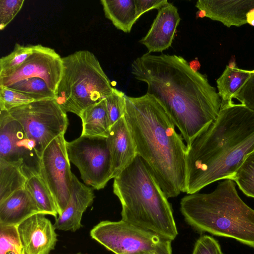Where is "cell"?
Segmentation results:
<instances>
[{"label":"cell","instance_id":"cell-1","mask_svg":"<svg viewBox=\"0 0 254 254\" xmlns=\"http://www.w3.org/2000/svg\"><path fill=\"white\" fill-rule=\"evenodd\" d=\"M131 73L147 85L146 93L162 105L188 149L217 117L222 100L207 77L190 68L182 57L143 54L131 65Z\"/></svg>","mask_w":254,"mask_h":254},{"label":"cell","instance_id":"cell-2","mask_svg":"<svg viewBox=\"0 0 254 254\" xmlns=\"http://www.w3.org/2000/svg\"><path fill=\"white\" fill-rule=\"evenodd\" d=\"M254 150V112L233 101L222 103L217 118L188 149L185 192H198L217 181L233 180Z\"/></svg>","mask_w":254,"mask_h":254},{"label":"cell","instance_id":"cell-3","mask_svg":"<svg viewBox=\"0 0 254 254\" xmlns=\"http://www.w3.org/2000/svg\"><path fill=\"white\" fill-rule=\"evenodd\" d=\"M124 117L138 155L166 197L186 192L188 148L160 102L153 96H125Z\"/></svg>","mask_w":254,"mask_h":254},{"label":"cell","instance_id":"cell-4","mask_svg":"<svg viewBox=\"0 0 254 254\" xmlns=\"http://www.w3.org/2000/svg\"><path fill=\"white\" fill-rule=\"evenodd\" d=\"M113 187L122 205V220L171 241L176 238L171 205L138 155L114 178Z\"/></svg>","mask_w":254,"mask_h":254},{"label":"cell","instance_id":"cell-5","mask_svg":"<svg viewBox=\"0 0 254 254\" xmlns=\"http://www.w3.org/2000/svg\"><path fill=\"white\" fill-rule=\"evenodd\" d=\"M185 220L200 233L232 238L254 249V210L239 196L234 181L223 180L212 192L181 200Z\"/></svg>","mask_w":254,"mask_h":254},{"label":"cell","instance_id":"cell-6","mask_svg":"<svg viewBox=\"0 0 254 254\" xmlns=\"http://www.w3.org/2000/svg\"><path fill=\"white\" fill-rule=\"evenodd\" d=\"M64 70L55 101L66 113L81 112L112 93L114 87L92 52L76 51L63 58Z\"/></svg>","mask_w":254,"mask_h":254},{"label":"cell","instance_id":"cell-7","mask_svg":"<svg viewBox=\"0 0 254 254\" xmlns=\"http://www.w3.org/2000/svg\"><path fill=\"white\" fill-rule=\"evenodd\" d=\"M90 235L115 254H172V241L122 220L101 221Z\"/></svg>","mask_w":254,"mask_h":254},{"label":"cell","instance_id":"cell-8","mask_svg":"<svg viewBox=\"0 0 254 254\" xmlns=\"http://www.w3.org/2000/svg\"><path fill=\"white\" fill-rule=\"evenodd\" d=\"M7 111L21 125L40 157L53 139L64 134L68 125L66 113L55 99L34 101Z\"/></svg>","mask_w":254,"mask_h":254},{"label":"cell","instance_id":"cell-9","mask_svg":"<svg viewBox=\"0 0 254 254\" xmlns=\"http://www.w3.org/2000/svg\"><path fill=\"white\" fill-rule=\"evenodd\" d=\"M66 149L70 162L78 168L83 182L95 190L104 188L111 179L106 138L81 135L66 141Z\"/></svg>","mask_w":254,"mask_h":254},{"label":"cell","instance_id":"cell-10","mask_svg":"<svg viewBox=\"0 0 254 254\" xmlns=\"http://www.w3.org/2000/svg\"><path fill=\"white\" fill-rule=\"evenodd\" d=\"M64 135L55 138L46 147L40 158L39 173L53 196L59 215L70 198L73 174Z\"/></svg>","mask_w":254,"mask_h":254},{"label":"cell","instance_id":"cell-11","mask_svg":"<svg viewBox=\"0 0 254 254\" xmlns=\"http://www.w3.org/2000/svg\"><path fill=\"white\" fill-rule=\"evenodd\" d=\"M40 158L21 125L7 111L0 110V158L12 162L22 160L28 178L39 174Z\"/></svg>","mask_w":254,"mask_h":254},{"label":"cell","instance_id":"cell-12","mask_svg":"<svg viewBox=\"0 0 254 254\" xmlns=\"http://www.w3.org/2000/svg\"><path fill=\"white\" fill-rule=\"evenodd\" d=\"M64 70L63 58L53 49L41 44L33 45L31 55L19 67L0 76V86L8 87L33 77L43 79L55 93Z\"/></svg>","mask_w":254,"mask_h":254},{"label":"cell","instance_id":"cell-13","mask_svg":"<svg viewBox=\"0 0 254 254\" xmlns=\"http://www.w3.org/2000/svg\"><path fill=\"white\" fill-rule=\"evenodd\" d=\"M45 214H34L17 226L25 254H49L58 241L56 228Z\"/></svg>","mask_w":254,"mask_h":254},{"label":"cell","instance_id":"cell-14","mask_svg":"<svg viewBox=\"0 0 254 254\" xmlns=\"http://www.w3.org/2000/svg\"><path fill=\"white\" fill-rule=\"evenodd\" d=\"M195 6L204 11L205 17L228 27L245 24L254 26V0H198Z\"/></svg>","mask_w":254,"mask_h":254},{"label":"cell","instance_id":"cell-15","mask_svg":"<svg viewBox=\"0 0 254 254\" xmlns=\"http://www.w3.org/2000/svg\"><path fill=\"white\" fill-rule=\"evenodd\" d=\"M106 140L111 157L112 179L130 165L137 156L135 144L124 115L111 127Z\"/></svg>","mask_w":254,"mask_h":254},{"label":"cell","instance_id":"cell-16","mask_svg":"<svg viewBox=\"0 0 254 254\" xmlns=\"http://www.w3.org/2000/svg\"><path fill=\"white\" fill-rule=\"evenodd\" d=\"M158 10L147 33L139 41L149 53L162 52L171 46L181 20L178 8L172 3Z\"/></svg>","mask_w":254,"mask_h":254},{"label":"cell","instance_id":"cell-17","mask_svg":"<svg viewBox=\"0 0 254 254\" xmlns=\"http://www.w3.org/2000/svg\"><path fill=\"white\" fill-rule=\"evenodd\" d=\"M95 195L93 189L80 182L73 174L70 198L63 212L56 218V229L75 232L81 227L83 213L93 202Z\"/></svg>","mask_w":254,"mask_h":254},{"label":"cell","instance_id":"cell-18","mask_svg":"<svg viewBox=\"0 0 254 254\" xmlns=\"http://www.w3.org/2000/svg\"><path fill=\"white\" fill-rule=\"evenodd\" d=\"M37 213H42L30 192L22 189L0 202V226L17 227Z\"/></svg>","mask_w":254,"mask_h":254},{"label":"cell","instance_id":"cell-19","mask_svg":"<svg viewBox=\"0 0 254 254\" xmlns=\"http://www.w3.org/2000/svg\"><path fill=\"white\" fill-rule=\"evenodd\" d=\"M105 16L118 29L129 33L138 19L135 0H101Z\"/></svg>","mask_w":254,"mask_h":254},{"label":"cell","instance_id":"cell-20","mask_svg":"<svg viewBox=\"0 0 254 254\" xmlns=\"http://www.w3.org/2000/svg\"><path fill=\"white\" fill-rule=\"evenodd\" d=\"M79 117L82 121L81 135L107 137L111 126L105 98L86 108Z\"/></svg>","mask_w":254,"mask_h":254},{"label":"cell","instance_id":"cell-21","mask_svg":"<svg viewBox=\"0 0 254 254\" xmlns=\"http://www.w3.org/2000/svg\"><path fill=\"white\" fill-rule=\"evenodd\" d=\"M23 166L22 160L12 162L0 158V202L25 188L28 177Z\"/></svg>","mask_w":254,"mask_h":254},{"label":"cell","instance_id":"cell-22","mask_svg":"<svg viewBox=\"0 0 254 254\" xmlns=\"http://www.w3.org/2000/svg\"><path fill=\"white\" fill-rule=\"evenodd\" d=\"M251 70L240 69L235 62L230 63L217 79L218 94L222 103L233 101L238 92L250 76Z\"/></svg>","mask_w":254,"mask_h":254},{"label":"cell","instance_id":"cell-23","mask_svg":"<svg viewBox=\"0 0 254 254\" xmlns=\"http://www.w3.org/2000/svg\"><path fill=\"white\" fill-rule=\"evenodd\" d=\"M25 188L30 192L42 213L57 218L59 214L55 199L39 174L28 178Z\"/></svg>","mask_w":254,"mask_h":254},{"label":"cell","instance_id":"cell-24","mask_svg":"<svg viewBox=\"0 0 254 254\" xmlns=\"http://www.w3.org/2000/svg\"><path fill=\"white\" fill-rule=\"evenodd\" d=\"M6 87L22 92L35 101L56 98L55 93L49 88L47 83L38 77L25 79Z\"/></svg>","mask_w":254,"mask_h":254},{"label":"cell","instance_id":"cell-25","mask_svg":"<svg viewBox=\"0 0 254 254\" xmlns=\"http://www.w3.org/2000/svg\"><path fill=\"white\" fill-rule=\"evenodd\" d=\"M233 181L245 194L254 198V150L247 156Z\"/></svg>","mask_w":254,"mask_h":254},{"label":"cell","instance_id":"cell-26","mask_svg":"<svg viewBox=\"0 0 254 254\" xmlns=\"http://www.w3.org/2000/svg\"><path fill=\"white\" fill-rule=\"evenodd\" d=\"M33 51V45L23 46L16 43L13 50L0 59V76L19 67L31 55Z\"/></svg>","mask_w":254,"mask_h":254},{"label":"cell","instance_id":"cell-27","mask_svg":"<svg viewBox=\"0 0 254 254\" xmlns=\"http://www.w3.org/2000/svg\"><path fill=\"white\" fill-rule=\"evenodd\" d=\"M0 254H25L17 227L0 226Z\"/></svg>","mask_w":254,"mask_h":254},{"label":"cell","instance_id":"cell-28","mask_svg":"<svg viewBox=\"0 0 254 254\" xmlns=\"http://www.w3.org/2000/svg\"><path fill=\"white\" fill-rule=\"evenodd\" d=\"M34 101L33 99L22 92L0 86V110L8 111Z\"/></svg>","mask_w":254,"mask_h":254},{"label":"cell","instance_id":"cell-29","mask_svg":"<svg viewBox=\"0 0 254 254\" xmlns=\"http://www.w3.org/2000/svg\"><path fill=\"white\" fill-rule=\"evenodd\" d=\"M125 94L114 88L112 94L105 98L111 126L124 115Z\"/></svg>","mask_w":254,"mask_h":254},{"label":"cell","instance_id":"cell-30","mask_svg":"<svg viewBox=\"0 0 254 254\" xmlns=\"http://www.w3.org/2000/svg\"><path fill=\"white\" fill-rule=\"evenodd\" d=\"M24 0H0V29L3 30L21 10Z\"/></svg>","mask_w":254,"mask_h":254},{"label":"cell","instance_id":"cell-31","mask_svg":"<svg viewBox=\"0 0 254 254\" xmlns=\"http://www.w3.org/2000/svg\"><path fill=\"white\" fill-rule=\"evenodd\" d=\"M233 98L254 112V70H251L250 76Z\"/></svg>","mask_w":254,"mask_h":254},{"label":"cell","instance_id":"cell-32","mask_svg":"<svg viewBox=\"0 0 254 254\" xmlns=\"http://www.w3.org/2000/svg\"><path fill=\"white\" fill-rule=\"evenodd\" d=\"M191 254H223L218 242L212 237L204 235L196 241Z\"/></svg>","mask_w":254,"mask_h":254},{"label":"cell","instance_id":"cell-33","mask_svg":"<svg viewBox=\"0 0 254 254\" xmlns=\"http://www.w3.org/2000/svg\"><path fill=\"white\" fill-rule=\"evenodd\" d=\"M136 16L138 19L143 13L153 9L159 10L167 4V0H135Z\"/></svg>","mask_w":254,"mask_h":254},{"label":"cell","instance_id":"cell-34","mask_svg":"<svg viewBox=\"0 0 254 254\" xmlns=\"http://www.w3.org/2000/svg\"><path fill=\"white\" fill-rule=\"evenodd\" d=\"M190 67L194 71H197L199 68L200 64L197 60H194L189 63Z\"/></svg>","mask_w":254,"mask_h":254},{"label":"cell","instance_id":"cell-35","mask_svg":"<svg viewBox=\"0 0 254 254\" xmlns=\"http://www.w3.org/2000/svg\"><path fill=\"white\" fill-rule=\"evenodd\" d=\"M205 17V12L204 11L202 10H198V11H197V12L196 13V18H198V17Z\"/></svg>","mask_w":254,"mask_h":254},{"label":"cell","instance_id":"cell-36","mask_svg":"<svg viewBox=\"0 0 254 254\" xmlns=\"http://www.w3.org/2000/svg\"><path fill=\"white\" fill-rule=\"evenodd\" d=\"M82 254L81 253H77V254Z\"/></svg>","mask_w":254,"mask_h":254},{"label":"cell","instance_id":"cell-37","mask_svg":"<svg viewBox=\"0 0 254 254\" xmlns=\"http://www.w3.org/2000/svg\"></svg>","mask_w":254,"mask_h":254}]
</instances>
